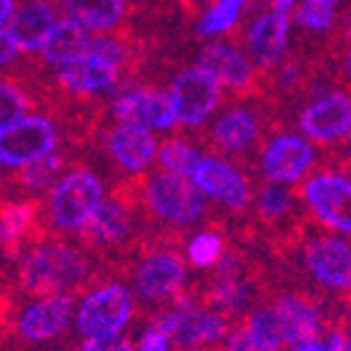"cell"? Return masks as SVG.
I'll return each instance as SVG.
<instances>
[{"label": "cell", "mask_w": 351, "mask_h": 351, "mask_svg": "<svg viewBox=\"0 0 351 351\" xmlns=\"http://www.w3.org/2000/svg\"><path fill=\"white\" fill-rule=\"evenodd\" d=\"M94 276L91 258L64 239H45L18 258V285L29 298L71 295Z\"/></svg>", "instance_id": "cell-1"}, {"label": "cell", "mask_w": 351, "mask_h": 351, "mask_svg": "<svg viewBox=\"0 0 351 351\" xmlns=\"http://www.w3.org/2000/svg\"><path fill=\"white\" fill-rule=\"evenodd\" d=\"M130 265V290L145 304H170L187 287V261L175 246V231L155 228Z\"/></svg>", "instance_id": "cell-2"}, {"label": "cell", "mask_w": 351, "mask_h": 351, "mask_svg": "<svg viewBox=\"0 0 351 351\" xmlns=\"http://www.w3.org/2000/svg\"><path fill=\"white\" fill-rule=\"evenodd\" d=\"M141 206L147 221L155 228L182 234L199 223H214L209 204L199 187L184 175L158 170L141 177Z\"/></svg>", "instance_id": "cell-3"}, {"label": "cell", "mask_w": 351, "mask_h": 351, "mask_svg": "<svg viewBox=\"0 0 351 351\" xmlns=\"http://www.w3.org/2000/svg\"><path fill=\"white\" fill-rule=\"evenodd\" d=\"M143 177V175H141ZM141 177H123L106 194L94 217L82 228L84 248L96 253L128 251L138 241V221L145 219L141 206Z\"/></svg>", "instance_id": "cell-4"}, {"label": "cell", "mask_w": 351, "mask_h": 351, "mask_svg": "<svg viewBox=\"0 0 351 351\" xmlns=\"http://www.w3.org/2000/svg\"><path fill=\"white\" fill-rule=\"evenodd\" d=\"M138 312V298L123 280H99L76 298L74 329L84 339L123 337Z\"/></svg>", "instance_id": "cell-5"}, {"label": "cell", "mask_w": 351, "mask_h": 351, "mask_svg": "<svg viewBox=\"0 0 351 351\" xmlns=\"http://www.w3.org/2000/svg\"><path fill=\"white\" fill-rule=\"evenodd\" d=\"M248 101V99H246ZM246 101L226 106L199 130V145L209 147L214 155L241 165L243 170L258 167V155L263 150V128L268 116L256 111Z\"/></svg>", "instance_id": "cell-6"}, {"label": "cell", "mask_w": 351, "mask_h": 351, "mask_svg": "<svg viewBox=\"0 0 351 351\" xmlns=\"http://www.w3.org/2000/svg\"><path fill=\"white\" fill-rule=\"evenodd\" d=\"M104 197V182L99 172L84 162H74L54 182V187L45 199V217H47L49 231H57L62 236H79Z\"/></svg>", "instance_id": "cell-7"}, {"label": "cell", "mask_w": 351, "mask_h": 351, "mask_svg": "<svg viewBox=\"0 0 351 351\" xmlns=\"http://www.w3.org/2000/svg\"><path fill=\"white\" fill-rule=\"evenodd\" d=\"M170 334L175 351H206L223 344L231 324L223 315L209 310L202 300L180 295L175 302L165 304L155 317Z\"/></svg>", "instance_id": "cell-8"}, {"label": "cell", "mask_w": 351, "mask_h": 351, "mask_svg": "<svg viewBox=\"0 0 351 351\" xmlns=\"http://www.w3.org/2000/svg\"><path fill=\"white\" fill-rule=\"evenodd\" d=\"M64 141L62 125L49 113L35 111L0 130V172L23 170L49 152L59 150Z\"/></svg>", "instance_id": "cell-9"}, {"label": "cell", "mask_w": 351, "mask_h": 351, "mask_svg": "<svg viewBox=\"0 0 351 351\" xmlns=\"http://www.w3.org/2000/svg\"><path fill=\"white\" fill-rule=\"evenodd\" d=\"M121 84H123L121 66L99 54H84L64 64L52 66V76H45L47 106L52 99H96L106 91H116Z\"/></svg>", "instance_id": "cell-10"}, {"label": "cell", "mask_w": 351, "mask_h": 351, "mask_svg": "<svg viewBox=\"0 0 351 351\" xmlns=\"http://www.w3.org/2000/svg\"><path fill=\"white\" fill-rule=\"evenodd\" d=\"M177 125L204 128L211 116H217L223 101V86L209 69L199 64L180 66L167 84Z\"/></svg>", "instance_id": "cell-11"}, {"label": "cell", "mask_w": 351, "mask_h": 351, "mask_svg": "<svg viewBox=\"0 0 351 351\" xmlns=\"http://www.w3.org/2000/svg\"><path fill=\"white\" fill-rule=\"evenodd\" d=\"M295 194L322 226L351 239V177L337 170H317L300 182Z\"/></svg>", "instance_id": "cell-12"}, {"label": "cell", "mask_w": 351, "mask_h": 351, "mask_svg": "<svg viewBox=\"0 0 351 351\" xmlns=\"http://www.w3.org/2000/svg\"><path fill=\"white\" fill-rule=\"evenodd\" d=\"M246 172L248 170H243L241 165L211 152V155H202L189 177L206 199L217 202L223 211L246 214L253 202V187Z\"/></svg>", "instance_id": "cell-13"}, {"label": "cell", "mask_w": 351, "mask_h": 351, "mask_svg": "<svg viewBox=\"0 0 351 351\" xmlns=\"http://www.w3.org/2000/svg\"><path fill=\"white\" fill-rule=\"evenodd\" d=\"M111 118L147 130H172L177 125L170 94L155 84H121L113 91Z\"/></svg>", "instance_id": "cell-14"}, {"label": "cell", "mask_w": 351, "mask_h": 351, "mask_svg": "<svg viewBox=\"0 0 351 351\" xmlns=\"http://www.w3.org/2000/svg\"><path fill=\"white\" fill-rule=\"evenodd\" d=\"M74 295L29 298L12 315V332L27 344H47L74 324Z\"/></svg>", "instance_id": "cell-15"}, {"label": "cell", "mask_w": 351, "mask_h": 351, "mask_svg": "<svg viewBox=\"0 0 351 351\" xmlns=\"http://www.w3.org/2000/svg\"><path fill=\"white\" fill-rule=\"evenodd\" d=\"M194 64L204 66L217 76L226 91L239 101L261 99V69L253 64V59L231 42H209L197 49Z\"/></svg>", "instance_id": "cell-16"}, {"label": "cell", "mask_w": 351, "mask_h": 351, "mask_svg": "<svg viewBox=\"0 0 351 351\" xmlns=\"http://www.w3.org/2000/svg\"><path fill=\"white\" fill-rule=\"evenodd\" d=\"M45 239H49L45 199L15 197L0 202V251L5 256L20 258Z\"/></svg>", "instance_id": "cell-17"}, {"label": "cell", "mask_w": 351, "mask_h": 351, "mask_svg": "<svg viewBox=\"0 0 351 351\" xmlns=\"http://www.w3.org/2000/svg\"><path fill=\"white\" fill-rule=\"evenodd\" d=\"M317 150L312 143L298 133H276L263 143L258 155V170L265 182L276 184H295L315 167Z\"/></svg>", "instance_id": "cell-18"}, {"label": "cell", "mask_w": 351, "mask_h": 351, "mask_svg": "<svg viewBox=\"0 0 351 351\" xmlns=\"http://www.w3.org/2000/svg\"><path fill=\"white\" fill-rule=\"evenodd\" d=\"M302 265L324 290L351 293V243L341 236L317 234L304 241Z\"/></svg>", "instance_id": "cell-19"}, {"label": "cell", "mask_w": 351, "mask_h": 351, "mask_svg": "<svg viewBox=\"0 0 351 351\" xmlns=\"http://www.w3.org/2000/svg\"><path fill=\"white\" fill-rule=\"evenodd\" d=\"M298 128L310 143L334 145L351 133V94L327 91L302 106L298 113Z\"/></svg>", "instance_id": "cell-20"}, {"label": "cell", "mask_w": 351, "mask_h": 351, "mask_svg": "<svg viewBox=\"0 0 351 351\" xmlns=\"http://www.w3.org/2000/svg\"><path fill=\"white\" fill-rule=\"evenodd\" d=\"M104 152L108 162L125 177H141L158 158V141L152 130L133 123H116L104 135Z\"/></svg>", "instance_id": "cell-21"}, {"label": "cell", "mask_w": 351, "mask_h": 351, "mask_svg": "<svg viewBox=\"0 0 351 351\" xmlns=\"http://www.w3.org/2000/svg\"><path fill=\"white\" fill-rule=\"evenodd\" d=\"M243 45L261 74L276 69L287 57V47H290V15L270 8L251 18L243 32Z\"/></svg>", "instance_id": "cell-22"}, {"label": "cell", "mask_w": 351, "mask_h": 351, "mask_svg": "<svg viewBox=\"0 0 351 351\" xmlns=\"http://www.w3.org/2000/svg\"><path fill=\"white\" fill-rule=\"evenodd\" d=\"M211 273L214 276L204 285L202 302L209 310L223 315L226 319L248 310V304H251V285L246 280V273H243V263H241L239 253L226 251Z\"/></svg>", "instance_id": "cell-23"}, {"label": "cell", "mask_w": 351, "mask_h": 351, "mask_svg": "<svg viewBox=\"0 0 351 351\" xmlns=\"http://www.w3.org/2000/svg\"><path fill=\"white\" fill-rule=\"evenodd\" d=\"M40 66H27L18 74L0 76V130L29 113V108H45V76H37Z\"/></svg>", "instance_id": "cell-24"}, {"label": "cell", "mask_w": 351, "mask_h": 351, "mask_svg": "<svg viewBox=\"0 0 351 351\" xmlns=\"http://www.w3.org/2000/svg\"><path fill=\"white\" fill-rule=\"evenodd\" d=\"M54 27L57 5L52 0H25L8 25V32L23 54H37L47 45Z\"/></svg>", "instance_id": "cell-25"}, {"label": "cell", "mask_w": 351, "mask_h": 351, "mask_svg": "<svg viewBox=\"0 0 351 351\" xmlns=\"http://www.w3.org/2000/svg\"><path fill=\"white\" fill-rule=\"evenodd\" d=\"M74 152L66 145H62L59 150L49 152L37 162L8 175V189L18 192L25 199H42V194H47L54 187V182L74 165Z\"/></svg>", "instance_id": "cell-26"}, {"label": "cell", "mask_w": 351, "mask_h": 351, "mask_svg": "<svg viewBox=\"0 0 351 351\" xmlns=\"http://www.w3.org/2000/svg\"><path fill=\"white\" fill-rule=\"evenodd\" d=\"M278 317L282 344L293 346L298 341L319 339L322 334V315L315 304L302 295H282L270 304Z\"/></svg>", "instance_id": "cell-27"}, {"label": "cell", "mask_w": 351, "mask_h": 351, "mask_svg": "<svg viewBox=\"0 0 351 351\" xmlns=\"http://www.w3.org/2000/svg\"><path fill=\"white\" fill-rule=\"evenodd\" d=\"M66 20H74L94 35L123 29L128 18V0H59Z\"/></svg>", "instance_id": "cell-28"}, {"label": "cell", "mask_w": 351, "mask_h": 351, "mask_svg": "<svg viewBox=\"0 0 351 351\" xmlns=\"http://www.w3.org/2000/svg\"><path fill=\"white\" fill-rule=\"evenodd\" d=\"M251 214L265 228L293 223V219L298 217V194L290 192L285 184L263 180L253 189Z\"/></svg>", "instance_id": "cell-29"}, {"label": "cell", "mask_w": 351, "mask_h": 351, "mask_svg": "<svg viewBox=\"0 0 351 351\" xmlns=\"http://www.w3.org/2000/svg\"><path fill=\"white\" fill-rule=\"evenodd\" d=\"M91 40L94 32L84 29L82 25H76L74 20H59L57 27L52 29L47 45L42 47V64L59 66L64 62H71L76 57H84L91 49Z\"/></svg>", "instance_id": "cell-30"}, {"label": "cell", "mask_w": 351, "mask_h": 351, "mask_svg": "<svg viewBox=\"0 0 351 351\" xmlns=\"http://www.w3.org/2000/svg\"><path fill=\"white\" fill-rule=\"evenodd\" d=\"M226 239L214 223L199 228L197 234H192L184 241V261L187 265H192L194 270H214L219 265V261L226 253Z\"/></svg>", "instance_id": "cell-31"}, {"label": "cell", "mask_w": 351, "mask_h": 351, "mask_svg": "<svg viewBox=\"0 0 351 351\" xmlns=\"http://www.w3.org/2000/svg\"><path fill=\"white\" fill-rule=\"evenodd\" d=\"M246 15V0H214L194 25V37H217L226 35Z\"/></svg>", "instance_id": "cell-32"}, {"label": "cell", "mask_w": 351, "mask_h": 351, "mask_svg": "<svg viewBox=\"0 0 351 351\" xmlns=\"http://www.w3.org/2000/svg\"><path fill=\"white\" fill-rule=\"evenodd\" d=\"M202 150L199 145H194L192 141L184 138H167L165 143L158 145V165L160 170L175 172V175H192L194 165L199 162Z\"/></svg>", "instance_id": "cell-33"}, {"label": "cell", "mask_w": 351, "mask_h": 351, "mask_svg": "<svg viewBox=\"0 0 351 351\" xmlns=\"http://www.w3.org/2000/svg\"><path fill=\"white\" fill-rule=\"evenodd\" d=\"M339 0H300L293 8V23L307 32H329L337 20Z\"/></svg>", "instance_id": "cell-34"}, {"label": "cell", "mask_w": 351, "mask_h": 351, "mask_svg": "<svg viewBox=\"0 0 351 351\" xmlns=\"http://www.w3.org/2000/svg\"><path fill=\"white\" fill-rule=\"evenodd\" d=\"M241 327H243V332H246L253 341H258L261 346H268V349H273V351H280V346H285L282 344L280 324H278V317L270 304L256 307V310L248 312Z\"/></svg>", "instance_id": "cell-35"}, {"label": "cell", "mask_w": 351, "mask_h": 351, "mask_svg": "<svg viewBox=\"0 0 351 351\" xmlns=\"http://www.w3.org/2000/svg\"><path fill=\"white\" fill-rule=\"evenodd\" d=\"M133 351H175V344L162 324L152 317L133 339Z\"/></svg>", "instance_id": "cell-36"}, {"label": "cell", "mask_w": 351, "mask_h": 351, "mask_svg": "<svg viewBox=\"0 0 351 351\" xmlns=\"http://www.w3.org/2000/svg\"><path fill=\"white\" fill-rule=\"evenodd\" d=\"M221 351H273V349L261 346L258 341H253L251 337L243 332V327H236V329H231L228 337L223 339Z\"/></svg>", "instance_id": "cell-37"}, {"label": "cell", "mask_w": 351, "mask_h": 351, "mask_svg": "<svg viewBox=\"0 0 351 351\" xmlns=\"http://www.w3.org/2000/svg\"><path fill=\"white\" fill-rule=\"evenodd\" d=\"M79 351H133V341L125 337H106V339H84Z\"/></svg>", "instance_id": "cell-38"}, {"label": "cell", "mask_w": 351, "mask_h": 351, "mask_svg": "<svg viewBox=\"0 0 351 351\" xmlns=\"http://www.w3.org/2000/svg\"><path fill=\"white\" fill-rule=\"evenodd\" d=\"M20 57V49L15 45V40L10 37L8 29H0V69H5V66L15 64Z\"/></svg>", "instance_id": "cell-39"}, {"label": "cell", "mask_w": 351, "mask_h": 351, "mask_svg": "<svg viewBox=\"0 0 351 351\" xmlns=\"http://www.w3.org/2000/svg\"><path fill=\"white\" fill-rule=\"evenodd\" d=\"M322 351H349V339H346V334L339 332V329L329 332L322 339Z\"/></svg>", "instance_id": "cell-40"}, {"label": "cell", "mask_w": 351, "mask_h": 351, "mask_svg": "<svg viewBox=\"0 0 351 351\" xmlns=\"http://www.w3.org/2000/svg\"><path fill=\"white\" fill-rule=\"evenodd\" d=\"M175 3L182 8L184 15H202L204 10V0H175Z\"/></svg>", "instance_id": "cell-41"}, {"label": "cell", "mask_w": 351, "mask_h": 351, "mask_svg": "<svg viewBox=\"0 0 351 351\" xmlns=\"http://www.w3.org/2000/svg\"><path fill=\"white\" fill-rule=\"evenodd\" d=\"M268 5H273V0H246V15L256 18L263 10H268Z\"/></svg>", "instance_id": "cell-42"}, {"label": "cell", "mask_w": 351, "mask_h": 351, "mask_svg": "<svg viewBox=\"0 0 351 351\" xmlns=\"http://www.w3.org/2000/svg\"><path fill=\"white\" fill-rule=\"evenodd\" d=\"M287 351H322V339H307L287 346Z\"/></svg>", "instance_id": "cell-43"}, {"label": "cell", "mask_w": 351, "mask_h": 351, "mask_svg": "<svg viewBox=\"0 0 351 351\" xmlns=\"http://www.w3.org/2000/svg\"><path fill=\"white\" fill-rule=\"evenodd\" d=\"M295 5H298V0H273V10H278V12H287Z\"/></svg>", "instance_id": "cell-44"}, {"label": "cell", "mask_w": 351, "mask_h": 351, "mask_svg": "<svg viewBox=\"0 0 351 351\" xmlns=\"http://www.w3.org/2000/svg\"><path fill=\"white\" fill-rule=\"evenodd\" d=\"M341 71H344V79L351 84V49L344 54V59H341Z\"/></svg>", "instance_id": "cell-45"}, {"label": "cell", "mask_w": 351, "mask_h": 351, "mask_svg": "<svg viewBox=\"0 0 351 351\" xmlns=\"http://www.w3.org/2000/svg\"><path fill=\"white\" fill-rule=\"evenodd\" d=\"M341 37L351 45V12L344 18V25H341Z\"/></svg>", "instance_id": "cell-46"}, {"label": "cell", "mask_w": 351, "mask_h": 351, "mask_svg": "<svg viewBox=\"0 0 351 351\" xmlns=\"http://www.w3.org/2000/svg\"><path fill=\"white\" fill-rule=\"evenodd\" d=\"M349 147H351V133H349Z\"/></svg>", "instance_id": "cell-47"}, {"label": "cell", "mask_w": 351, "mask_h": 351, "mask_svg": "<svg viewBox=\"0 0 351 351\" xmlns=\"http://www.w3.org/2000/svg\"><path fill=\"white\" fill-rule=\"evenodd\" d=\"M349 351H351V341H349Z\"/></svg>", "instance_id": "cell-48"}]
</instances>
